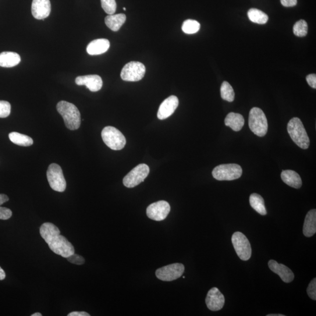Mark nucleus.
Returning <instances> with one entry per match:
<instances>
[{"instance_id": "f257e3e1", "label": "nucleus", "mask_w": 316, "mask_h": 316, "mask_svg": "<svg viewBox=\"0 0 316 316\" xmlns=\"http://www.w3.org/2000/svg\"><path fill=\"white\" fill-rule=\"evenodd\" d=\"M40 232L42 239L48 244L53 253L66 258L74 253L73 245L66 238L60 235V230L53 224H43L41 227Z\"/></svg>"}, {"instance_id": "f03ea898", "label": "nucleus", "mask_w": 316, "mask_h": 316, "mask_svg": "<svg viewBox=\"0 0 316 316\" xmlns=\"http://www.w3.org/2000/svg\"><path fill=\"white\" fill-rule=\"evenodd\" d=\"M56 109L62 116L67 129L70 130L79 129L81 124V116L75 106L69 102L61 101L57 104Z\"/></svg>"}, {"instance_id": "7ed1b4c3", "label": "nucleus", "mask_w": 316, "mask_h": 316, "mask_svg": "<svg viewBox=\"0 0 316 316\" xmlns=\"http://www.w3.org/2000/svg\"><path fill=\"white\" fill-rule=\"evenodd\" d=\"M287 132L292 140L298 147L307 150L310 145V140L301 121L294 117L287 124Z\"/></svg>"}, {"instance_id": "20e7f679", "label": "nucleus", "mask_w": 316, "mask_h": 316, "mask_svg": "<svg viewBox=\"0 0 316 316\" xmlns=\"http://www.w3.org/2000/svg\"><path fill=\"white\" fill-rule=\"evenodd\" d=\"M248 124L252 132L258 137H264L268 132L267 119L260 108H254L250 110Z\"/></svg>"}, {"instance_id": "39448f33", "label": "nucleus", "mask_w": 316, "mask_h": 316, "mask_svg": "<svg viewBox=\"0 0 316 316\" xmlns=\"http://www.w3.org/2000/svg\"><path fill=\"white\" fill-rule=\"evenodd\" d=\"M101 137L107 146L113 150H122L126 146L125 137L115 127H106L102 130Z\"/></svg>"}, {"instance_id": "423d86ee", "label": "nucleus", "mask_w": 316, "mask_h": 316, "mask_svg": "<svg viewBox=\"0 0 316 316\" xmlns=\"http://www.w3.org/2000/svg\"><path fill=\"white\" fill-rule=\"evenodd\" d=\"M242 174V168L236 163L219 165L213 169L212 172L213 177L218 180H236L239 179Z\"/></svg>"}, {"instance_id": "0eeeda50", "label": "nucleus", "mask_w": 316, "mask_h": 316, "mask_svg": "<svg viewBox=\"0 0 316 316\" xmlns=\"http://www.w3.org/2000/svg\"><path fill=\"white\" fill-rule=\"evenodd\" d=\"M49 185L53 190L63 192L66 188V182L61 167L56 163L49 166L47 173Z\"/></svg>"}, {"instance_id": "6e6552de", "label": "nucleus", "mask_w": 316, "mask_h": 316, "mask_svg": "<svg viewBox=\"0 0 316 316\" xmlns=\"http://www.w3.org/2000/svg\"><path fill=\"white\" fill-rule=\"evenodd\" d=\"M232 243L234 250L241 260H249L252 255V248L247 237L241 232H236L232 236Z\"/></svg>"}, {"instance_id": "1a4fd4ad", "label": "nucleus", "mask_w": 316, "mask_h": 316, "mask_svg": "<svg viewBox=\"0 0 316 316\" xmlns=\"http://www.w3.org/2000/svg\"><path fill=\"white\" fill-rule=\"evenodd\" d=\"M149 166L142 163L138 165L124 177V185L128 188H133L144 182L150 173Z\"/></svg>"}, {"instance_id": "9d476101", "label": "nucleus", "mask_w": 316, "mask_h": 316, "mask_svg": "<svg viewBox=\"0 0 316 316\" xmlns=\"http://www.w3.org/2000/svg\"><path fill=\"white\" fill-rule=\"evenodd\" d=\"M146 69L144 64L139 62H131L124 66L121 77L124 81H138L145 76Z\"/></svg>"}, {"instance_id": "9b49d317", "label": "nucleus", "mask_w": 316, "mask_h": 316, "mask_svg": "<svg viewBox=\"0 0 316 316\" xmlns=\"http://www.w3.org/2000/svg\"><path fill=\"white\" fill-rule=\"evenodd\" d=\"M184 271V266L180 263L172 264L157 270L156 276L163 281H172L180 278Z\"/></svg>"}, {"instance_id": "f8f14e48", "label": "nucleus", "mask_w": 316, "mask_h": 316, "mask_svg": "<svg viewBox=\"0 0 316 316\" xmlns=\"http://www.w3.org/2000/svg\"><path fill=\"white\" fill-rule=\"evenodd\" d=\"M170 211V206L168 202L161 200L149 205L147 209V215L148 218L160 222L167 218Z\"/></svg>"}, {"instance_id": "ddd939ff", "label": "nucleus", "mask_w": 316, "mask_h": 316, "mask_svg": "<svg viewBox=\"0 0 316 316\" xmlns=\"http://www.w3.org/2000/svg\"><path fill=\"white\" fill-rule=\"evenodd\" d=\"M205 303L209 310L213 311L222 309L225 304V298L217 287H213L208 291L205 298Z\"/></svg>"}, {"instance_id": "4468645a", "label": "nucleus", "mask_w": 316, "mask_h": 316, "mask_svg": "<svg viewBox=\"0 0 316 316\" xmlns=\"http://www.w3.org/2000/svg\"><path fill=\"white\" fill-rule=\"evenodd\" d=\"M179 105V99L175 95H171L162 102L158 109V118L163 120L172 116Z\"/></svg>"}, {"instance_id": "2eb2a0df", "label": "nucleus", "mask_w": 316, "mask_h": 316, "mask_svg": "<svg viewBox=\"0 0 316 316\" xmlns=\"http://www.w3.org/2000/svg\"><path fill=\"white\" fill-rule=\"evenodd\" d=\"M32 14L37 20H44L50 15L51 5L49 0H33Z\"/></svg>"}, {"instance_id": "dca6fc26", "label": "nucleus", "mask_w": 316, "mask_h": 316, "mask_svg": "<svg viewBox=\"0 0 316 316\" xmlns=\"http://www.w3.org/2000/svg\"><path fill=\"white\" fill-rule=\"evenodd\" d=\"M76 84L79 86H86L91 91L96 92L101 89L102 86V80L100 76L97 74L81 76L76 77Z\"/></svg>"}, {"instance_id": "f3484780", "label": "nucleus", "mask_w": 316, "mask_h": 316, "mask_svg": "<svg viewBox=\"0 0 316 316\" xmlns=\"http://www.w3.org/2000/svg\"><path fill=\"white\" fill-rule=\"evenodd\" d=\"M268 266L272 272L278 275L284 282L290 283L293 281L294 278V273L286 265L278 264L275 260H270L268 262Z\"/></svg>"}, {"instance_id": "a211bd4d", "label": "nucleus", "mask_w": 316, "mask_h": 316, "mask_svg": "<svg viewBox=\"0 0 316 316\" xmlns=\"http://www.w3.org/2000/svg\"><path fill=\"white\" fill-rule=\"evenodd\" d=\"M110 43L106 39H98L91 41L87 47V52L90 55H98L108 51Z\"/></svg>"}, {"instance_id": "6ab92c4d", "label": "nucleus", "mask_w": 316, "mask_h": 316, "mask_svg": "<svg viewBox=\"0 0 316 316\" xmlns=\"http://www.w3.org/2000/svg\"><path fill=\"white\" fill-rule=\"evenodd\" d=\"M280 176L283 182L290 187L295 188V189H300L302 185V181L300 175L293 170H282Z\"/></svg>"}, {"instance_id": "aec40b11", "label": "nucleus", "mask_w": 316, "mask_h": 316, "mask_svg": "<svg viewBox=\"0 0 316 316\" xmlns=\"http://www.w3.org/2000/svg\"><path fill=\"white\" fill-rule=\"evenodd\" d=\"M303 232L304 236L311 237L316 233V210L312 209L307 213L304 220Z\"/></svg>"}, {"instance_id": "412c9836", "label": "nucleus", "mask_w": 316, "mask_h": 316, "mask_svg": "<svg viewBox=\"0 0 316 316\" xmlns=\"http://www.w3.org/2000/svg\"><path fill=\"white\" fill-rule=\"evenodd\" d=\"M225 125L234 131H240L244 126L245 120L239 113H230L225 120Z\"/></svg>"}, {"instance_id": "4be33fe9", "label": "nucleus", "mask_w": 316, "mask_h": 316, "mask_svg": "<svg viewBox=\"0 0 316 316\" xmlns=\"http://www.w3.org/2000/svg\"><path fill=\"white\" fill-rule=\"evenodd\" d=\"M21 62V57L16 52H3L0 53V66L13 67Z\"/></svg>"}, {"instance_id": "5701e85b", "label": "nucleus", "mask_w": 316, "mask_h": 316, "mask_svg": "<svg viewBox=\"0 0 316 316\" xmlns=\"http://www.w3.org/2000/svg\"><path fill=\"white\" fill-rule=\"evenodd\" d=\"M126 16L124 14L109 15L105 19V24L113 31H118L126 21Z\"/></svg>"}, {"instance_id": "b1692460", "label": "nucleus", "mask_w": 316, "mask_h": 316, "mask_svg": "<svg viewBox=\"0 0 316 316\" xmlns=\"http://www.w3.org/2000/svg\"><path fill=\"white\" fill-rule=\"evenodd\" d=\"M250 203L252 208L262 216L267 214V211L265 205L264 198L261 195L253 193L250 197Z\"/></svg>"}, {"instance_id": "393cba45", "label": "nucleus", "mask_w": 316, "mask_h": 316, "mask_svg": "<svg viewBox=\"0 0 316 316\" xmlns=\"http://www.w3.org/2000/svg\"><path fill=\"white\" fill-rule=\"evenodd\" d=\"M9 138L12 143L20 146L30 147L33 144V140L31 137L19 133H11Z\"/></svg>"}, {"instance_id": "a878e982", "label": "nucleus", "mask_w": 316, "mask_h": 316, "mask_svg": "<svg viewBox=\"0 0 316 316\" xmlns=\"http://www.w3.org/2000/svg\"><path fill=\"white\" fill-rule=\"evenodd\" d=\"M248 16L252 22L258 24H265L268 21L267 14L257 9H251L248 11Z\"/></svg>"}, {"instance_id": "bb28decb", "label": "nucleus", "mask_w": 316, "mask_h": 316, "mask_svg": "<svg viewBox=\"0 0 316 316\" xmlns=\"http://www.w3.org/2000/svg\"><path fill=\"white\" fill-rule=\"evenodd\" d=\"M220 92H221V96L223 100L229 102H233L234 100L235 93L232 86L227 81H225L222 83Z\"/></svg>"}, {"instance_id": "cd10ccee", "label": "nucleus", "mask_w": 316, "mask_h": 316, "mask_svg": "<svg viewBox=\"0 0 316 316\" xmlns=\"http://www.w3.org/2000/svg\"><path fill=\"white\" fill-rule=\"evenodd\" d=\"M200 28V24L196 20H187L184 21L182 29L184 33L193 34L197 33Z\"/></svg>"}, {"instance_id": "c85d7f7f", "label": "nucleus", "mask_w": 316, "mask_h": 316, "mask_svg": "<svg viewBox=\"0 0 316 316\" xmlns=\"http://www.w3.org/2000/svg\"><path fill=\"white\" fill-rule=\"evenodd\" d=\"M308 26L306 21H297L293 26V33L297 37H303L307 34Z\"/></svg>"}, {"instance_id": "c756f323", "label": "nucleus", "mask_w": 316, "mask_h": 316, "mask_svg": "<svg viewBox=\"0 0 316 316\" xmlns=\"http://www.w3.org/2000/svg\"><path fill=\"white\" fill-rule=\"evenodd\" d=\"M101 7L104 12L109 15L115 14L117 9L115 0H101Z\"/></svg>"}, {"instance_id": "7c9ffc66", "label": "nucleus", "mask_w": 316, "mask_h": 316, "mask_svg": "<svg viewBox=\"0 0 316 316\" xmlns=\"http://www.w3.org/2000/svg\"><path fill=\"white\" fill-rule=\"evenodd\" d=\"M11 104L6 101L0 100V118H6L11 113Z\"/></svg>"}, {"instance_id": "2f4dec72", "label": "nucleus", "mask_w": 316, "mask_h": 316, "mask_svg": "<svg viewBox=\"0 0 316 316\" xmlns=\"http://www.w3.org/2000/svg\"><path fill=\"white\" fill-rule=\"evenodd\" d=\"M307 293L308 297L312 300H316V279L311 280L307 289Z\"/></svg>"}, {"instance_id": "473e14b6", "label": "nucleus", "mask_w": 316, "mask_h": 316, "mask_svg": "<svg viewBox=\"0 0 316 316\" xmlns=\"http://www.w3.org/2000/svg\"><path fill=\"white\" fill-rule=\"evenodd\" d=\"M67 260L70 262V263L79 265H83L85 262L84 259L83 257L74 253L67 257Z\"/></svg>"}, {"instance_id": "72a5a7b5", "label": "nucleus", "mask_w": 316, "mask_h": 316, "mask_svg": "<svg viewBox=\"0 0 316 316\" xmlns=\"http://www.w3.org/2000/svg\"><path fill=\"white\" fill-rule=\"evenodd\" d=\"M12 211L6 207H0V220H6L12 218Z\"/></svg>"}, {"instance_id": "f704fd0d", "label": "nucleus", "mask_w": 316, "mask_h": 316, "mask_svg": "<svg viewBox=\"0 0 316 316\" xmlns=\"http://www.w3.org/2000/svg\"><path fill=\"white\" fill-rule=\"evenodd\" d=\"M306 81L308 85L312 88H316V74H310L306 77Z\"/></svg>"}, {"instance_id": "c9c22d12", "label": "nucleus", "mask_w": 316, "mask_h": 316, "mask_svg": "<svg viewBox=\"0 0 316 316\" xmlns=\"http://www.w3.org/2000/svg\"><path fill=\"white\" fill-rule=\"evenodd\" d=\"M282 5L286 7L295 6L297 5V0H280Z\"/></svg>"}, {"instance_id": "e433bc0d", "label": "nucleus", "mask_w": 316, "mask_h": 316, "mask_svg": "<svg viewBox=\"0 0 316 316\" xmlns=\"http://www.w3.org/2000/svg\"><path fill=\"white\" fill-rule=\"evenodd\" d=\"M68 316H90V315L85 311H73L67 315Z\"/></svg>"}, {"instance_id": "4c0bfd02", "label": "nucleus", "mask_w": 316, "mask_h": 316, "mask_svg": "<svg viewBox=\"0 0 316 316\" xmlns=\"http://www.w3.org/2000/svg\"><path fill=\"white\" fill-rule=\"evenodd\" d=\"M9 200V198L5 194H0V205Z\"/></svg>"}, {"instance_id": "58836bf2", "label": "nucleus", "mask_w": 316, "mask_h": 316, "mask_svg": "<svg viewBox=\"0 0 316 316\" xmlns=\"http://www.w3.org/2000/svg\"><path fill=\"white\" fill-rule=\"evenodd\" d=\"M6 273L4 270L0 267V280H4L6 278Z\"/></svg>"}, {"instance_id": "ea45409f", "label": "nucleus", "mask_w": 316, "mask_h": 316, "mask_svg": "<svg viewBox=\"0 0 316 316\" xmlns=\"http://www.w3.org/2000/svg\"><path fill=\"white\" fill-rule=\"evenodd\" d=\"M267 316H285V315L281 314H268Z\"/></svg>"}, {"instance_id": "a19ab883", "label": "nucleus", "mask_w": 316, "mask_h": 316, "mask_svg": "<svg viewBox=\"0 0 316 316\" xmlns=\"http://www.w3.org/2000/svg\"><path fill=\"white\" fill-rule=\"evenodd\" d=\"M32 316H42V315L40 313H35L31 315Z\"/></svg>"}, {"instance_id": "79ce46f5", "label": "nucleus", "mask_w": 316, "mask_h": 316, "mask_svg": "<svg viewBox=\"0 0 316 316\" xmlns=\"http://www.w3.org/2000/svg\"><path fill=\"white\" fill-rule=\"evenodd\" d=\"M123 10H126L127 9H126V8H124Z\"/></svg>"}]
</instances>
